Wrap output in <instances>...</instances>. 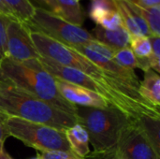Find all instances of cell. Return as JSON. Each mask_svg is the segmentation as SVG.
I'll return each instance as SVG.
<instances>
[{"instance_id": "25", "label": "cell", "mask_w": 160, "mask_h": 159, "mask_svg": "<svg viewBox=\"0 0 160 159\" xmlns=\"http://www.w3.org/2000/svg\"><path fill=\"white\" fill-rule=\"evenodd\" d=\"M8 137L9 134L6 126V114L0 112V153L5 150L4 145Z\"/></svg>"}, {"instance_id": "8", "label": "cell", "mask_w": 160, "mask_h": 159, "mask_svg": "<svg viewBox=\"0 0 160 159\" xmlns=\"http://www.w3.org/2000/svg\"><path fill=\"white\" fill-rule=\"evenodd\" d=\"M7 56L18 61L26 62L40 57L31 36L29 26L17 19H8L7 26Z\"/></svg>"}, {"instance_id": "2", "label": "cell", "mask_w": 160, "mask_h": 159, "mask_svg": "<svg viewBox=\"0 0 160 159\" xmlns=\"http://www.w3.org/2000/svg\"><path fill=\"white\" fill-rule=\"evenodd\" d=\"M0 112L6 115L43 124L63 131L78 123L77 117L25 91L1 72Z\"/></svg>"}, {"instance_id": "21", "label": "cell", "mask_w": 160, "mask_h": 159, "mask_svg": "<svg viewBox=\"0 0 160 159\" xmlns=\"http://www.w3.org/2000/svg\"><path fill=\"white\" fill-rule=\"evenodd\" d=\"M97 25H99V26H101L105 29H108V30H115L117 28L124 26L122 18H121L119 12L117 11L116 7H115V9L109 11L100 20V22Z\"/></svg>"}, {"instance_id": "4", "label": "cell", "mask_w": 160, "mask_h": 159, "mask_svg": "<svg viewBox=\"0 0 160 159\" xmlns=\"http://www.w3.org/2000/svg\"><path fill=\"white\" fill-rule=\"evenodd\" d=\"M0 72L25 91L77 117V107L68 102L60 95L54 78L43 69L38 59L18 62L6 56L0 61Z\"/></svg>"}, {"instance_id": "3", "label": "cell", "mask_w": 160, "mask_h": 159, "mask_svg": "<svg viewBox=\"0 0 160 159\" xmlns=\"http://www.w3.org/2000/svg\"><path fill=\"white\" fill-rule=\"evenodd\" d=\"M77 119L87 131L94 151L89 159H111L115 156L121 137L133 122L113 108L98 109L77 107Z\"/></svg>"}, {"instance_id": "19", "label": "cell", "mask_w": 160, "mask_h": 159, "mask_svg": "<svg viewBox=\"0 0 160 159\" xmlns=\"http://www.w3.org/2000/svg\"><path fill=\"white\" fill-rule=\"evenodd\" d=\"M115 9L114 0H93L91 3L89 16L97 23L111 10Z\"/></svg>"}, {"instance_id": "27", "label": "cell", "mask_w": 160, "mask_h": 159, "mask_svg": "<svg viewBox=\"0 0 160 159\" xmlns=\"http://www.w3.org/2000/svg\"><path fill=\"white\" fill-rule=\"evenodd\" d=\"M35 1L42 6L40 7L56 14V3H55V0H35Z\"/></svg>"}, {"instance_id": "16", "label": "cell", "mask_w": 160, "mask_h": 159, "mask_svg": "<svg viewBox=\"0 0 160 159\" xmlns=\"http://www.w3.org/2000/svg\"><path fill=\"white\" fill-rule=\"evenodd\" d=\"M130 4L146 22L150 30L151 37H160V6L152 7H142L132 3Z\"/></svg>"}, {"instance_id": "6", "label": "cell", "mask_w": 160, "mask_h": 159, "mask_svg": "<svg viewBox=\"0 0 160 159\" xmlns=\"http://www.w3.org/2000/svg\"><path fill=\"white\" fill-rule=\"evenodd\" d=\"M26 24L30 29L39 31L70 47L84 45L96 40L91 33L82 26L74 25L39 7H35L34 14Z\"/></svg>"}, {"instance_id": "17", "label": "cell", "mask_w": 160, "mask_h": 159, "mask_svg": "<svg viewBox=\"0 0 160 159\" xmlns=\"http://www.w3.org/2000/svg\"><path fill=\"white\" fill-rule=\"evenodd\" d=\"M6 5L8 7V8L12 11V13L15 15V17L27 23L29 20L32 18L34 11H35V6L31 3L30 0H3Z\"/></svg>"}, {"instance_id": "13", "label": "cell", "mask_w": 160, "mask_h": 159, "mask_svg": "<svg viewBox=\"0 0 160 159\" xmlns=\"http://www.w3.org/2000/svg\"><path fill=\"white\" fill-rule=\"evenodd\" d=\"M135 124L156 154L160 157V117L142 115L135 121Z\"/></svg>"}, {"instance_id": "22", "label": "cell", "mask_w": 160, "mask_h": 159, "mask_svg": "<svg viewBox=\"0 0 160 159\" xmlns=\"http://www.w3.org/2000/svg\"><path fill=\"white\" fill-rule=\"evenodd\" d=\"M152 46L151 55L148 57L152 70L159 74L160 72V38L159 37H149Z\"/></svg>"}, {"instance_id": "26", "label": "cell", "mask_w": 160, "mask_h": 159, "mask_svg": "<svg viewBox=\"0 0 160 159\" xmlns=\"http://www.w3.org/2000/svg\"><path fill=\"white\" fill-rule=\"evenodd\" d=\"M134 5H137L142 7H152L159 6L160 0H127Z\"/></svg>"}, {"instance_id": "23", "label": "cell", "mask_w": 160, "mask_h": 159, "mask_svg": "<svg viewBox=\"0 0 160 159\" xmlns=\"http://www.w3.org/2000/svg\"><path fill=\"white\" fill-rule=\"evenodd\" d=\"M40 156L43 159H85L78 157L71 151H52L42 152Z\"/></svg>"}, {"instance_id": "24", "label": "cell", "mask_w": 160, "mask_h": 159, "mask_svg": "<svg viewBox=\"0 0 160 159\" xmlns=\"http://www.w3.org/2000/svg\"><path fill=\"white\" fill-rule=\"evenodd\" d=\"M7 20L0 14V61L7 56Z\"/></svg>"}, {"instance_id": "7", "label": "cell", "mask_w": 160, "mask_h": 159, "mask_svg": "<svg viewBox=\"0 0 160 159\" xmlns=\"http://www.w3.org/2000/svg\"><path fill=\"white\" fill-rule=\"evenodd\" d=\"M77 52L84 55L91 62L98 66L100 68L111 74L114 78L118 79L125 84L138 89L140 85V80L134 70L126 69L118 66L112 59L113 50L103 45L102 43L93 40L87 44L72 47Z\"/></svg>"}, {"instance_id": "14", "label": "cell", "mask_w": 160, "mask_h": 159, "mask_svg": "<svg viewBox=\"0 0 160 159\" xmlns=\"http://www.w3.org/2000/svg\"><path fill=\"white\" fill-rule=\"evenodd\" d=\"M141 97L157 108L160 107V76L152 69L144 72L142 82L139 85Z\"/></svg>"}, {"instance_id": "28", "label": "cell", "mask_w": 160, "mask_h": 159, "mask_svg": "<svg viewBox=\"0 0 160 159\" xmlns=\"http://www.w3.org/2000/svg\"><path fill=\"white\" fill-rule=\"evenodd\" d=\"M0 14L7 19H17L3 0H0Z\"/></svg>"}, {"instance_id": "5", "label": "cell", "mask_w": 160, "mask_h": 159, "mask_svg": "<svg viewBox=\"0 0 160 159\" xmlns=\"http://www.w3.org/2000/svg\"><path fill=\"white\" fill-rule=\"evenodd\" d=\"M6 126L9 136L40 153L71 151L63 130L10 115H6Z\"/></svg>"}, {"instance_id": "29", "label": "cell", "mask_w": 160, "mask_h": 159, "mask_svg": "<svg viewBox=\"0 0 160 159\" xmlns=\"http://www.w3.org/2000/svg\"><path fill=\"white\" fill-rule=\"evenodd\" d=\"M0 159H13L5 150H3L1 153H0Z\"/></svg>"}, {"instance_id": "30", "label": "cell", "mask_w": 160, "mask_h": 159, "mask_svg": "<svg viewBox=\"0 0 160 159\" xmlns=\"http://www.w3.org/2000/svg\"><path fill=\"white\" fill-rule=\"evenodd\" d=\"M111 159H125L124 157H120V156H114L113 157H112Z\"/></svg>"}, {"instance_id": "10", "label": "cell", "mask_w": 160, "mask_h": 159, "mask_svg": "<svg viewBox=\"0 0 160 159\" xmlns=\"http://www.w3.org/2000/svg\"><path fill=\"white\" fill-rule=\"evenodd\" d=\"M54 78L55 85L60 95L70 104L76 107L107 109L112 108L107 100L98 94L82 86L69 83L58 78Z\"/></svg>"}, {"instance_id": "20", "label": "cell", "mask_w": 160, "mask_h": 159, "mask_svg": "<svg viewBox=\"0 0 160 159\" xmlns=\"http://www.w3.org/2000/svg\"><path fill=\"white\" fill-rule=\"evenodd\" d=\"M112 59L118 66L123 68L131 70L137 68V58L129 47L114 51Z\"/></svg>"}, {"instance_id": "11", "label": "cell", "mask_w": 160, "mask_h": 159, "mask_svg": "<svg viewBox=\"0 0 160 159\" xmlns=\"http://www.w3.org/2000/svg\"><path fill=\"white\" fill-rule=\"evenodd\" d=\"M91 35L97 41L102 43L113 51L129 47L131 37L130 34L124 26L115 30H108L99 25H97L93 29Z\"/></svg>"}, {"instance_id": "1", "label": "cell", "mask_w": 160, "mask_h": 159, "mask_svg": "<svg viewBox=\"0 0 160 159\" xmlns=\"http://www.w3.org/2000/svg\"><path fill=\"white\" fill-rule=\"evenodd\" d=\"M30 36L40 56L52 60L62 66L78 69L109 90L140 105L153 109H159L143 99L138 89L125 84L118 79L107 73L84 55L77 52L74 48L59 42L39 31L30 30Z\"/></svg>"}, {"instance_id": "31", "label": "cell", "mask_w": 160, "mask_h": 159, "mask_svg": "<svg viewBox=\"0 0 160 159\" xmlns=\"http://www.w3.org/2000/svg\"><path fill=\"white\" fill-rule=\"evenodd\" d=\"M30 159H43V158L41 157V156H40V155H38L36 157H33V158H30Z\"/></svg>"}, {"instance_id": "12", "label": "cell", "mask_w": 160, "mask_h": 159, "mask_svg": "<svg viewBox=\"0 0 160 159\" xmlns=\"http://www.w3.org/2000/svg\"><path fill=\"white\" fill-rule=\"evenodd\" d=\"M71 152L80 157L85 158L89 153V137L85 128L79 123L64 130Z\"/></svg>"}, {"instance_id": "9", "label": "cell", "mask_w": 160, "mask_h": 159, "mask_svg": "<svg viewBox=\"0 0 160 159\" xmlns=\"http://www.w3.org/2000/svg\"><path fill=\"white\" fill-rule=\"evenodd\" d=\"M115 156L125 159H160L133 121L123 133Z\"/></svg>"}, {"instance_id": "15", "label": "cell", "mask_w": 160, "mask_h": 159, "mask_svg": "<svg viewBox=\"0 0 160 159\" xmlns=\"http://www.w3.org/2000/svg\"><path fill=\"white\" fill-rule=\"evenodd\" d=\"M56 15L78 26H82L85 19L79 0H55Z\"/></svg>"}, {"instance_id": "18", "label": "cell", "mask_w": 160, "mask_h": 159, "mask_svg": "<svg viewBox=\"0 0 160 159\" xmlns=\"http://www.w3.org/2000/svg\"><path fill=\"white\" fill-rule=\"evenodd\" d=\"M129 48L137 58H146L151 55L152 46L148 37L137 36L131 37L129 42Z\"/></svg>"}]
</instances>
